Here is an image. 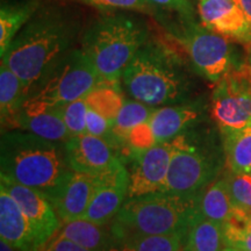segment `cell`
Segmentation results:
<instances>
[{"label":"cell","instance_id":"cell-1","mask_svg":"<svg viewBox=\"0 0 251 251\" xmlns=\"http://www.w3.org/2000/svg\"><path fill=\"white\" fill-rule=\"evenodd\" d=\"M0 174L42 193L50 202L74 174L65 143L21 129L1 134Z\"/></svg>","mask_w":251,"mask_h":251},{"label":"cell","instance_id":"cell-2","mask_svg":"<svg viewBox=\"0 0 251 251\" xmlns=\"http://www.w3.org/2000/svg\"><path fill=\"white\" fill-rule=\"evenodd\" d=\"M78 25L58 9H46L31 17L19 31L1 61L28 90L65 54L76 40Z\"/></svg>","mask_w":251,"mask_h":251},{"label":"cell","instance_id":"cell-3","mask_svg":"<svg viewBox=\"0 0 251 251\" xmlns=\"http://www.w3.org/2000/svg\"><path fill=\"white\" fill-rule=\"evenodd\" d=\"M121 81L131 99L151 107L191 101L190 71L183 58L163 43L147 41L126 68Z\"/></svg>","mask_w":251,"mask_h":251},{"label":"cell","instance_id":"cell-4","mask_svg":"<svg viewBox=\"0 0 251 251\" xmlns=\"http://www.w3.org/2000/svg\"><path fill=\"white\" fill-rule=\"evenodd\" d=\"M197 197L159 191L128 198L109 226L122 246L141 236L187 233Z\"/></svg>","mask_w":251,"mask_h":251},{"label":"cell","instance_id":"cell-5","mask_svg":"<svg viewBox=\"0 0 251 251\" xmlns=\"http://www.w3.org/2000/svg\"><path fill=\"white\" fill-rule=\"evenodd\" d=\"M148 35V28L141 20L125 14L105 15L85 31L81 50L106 83L119 85Z\"/></svg>","mask_w":251,"mask_h":251},{"label":"cell","instance_id":"cell-6","mask_svg":"<svg viewBox=\"0 0 251 251\" xmlns=\"http://www.w3.org/2000/svg\"><path fill=\"white\" fill-rule=\"evenodd\" d=\"M105 80L100 77L81 49H72L52 65L28 93L23 111L55 108L85 98Z\"/></svg>","mask_w":251,"mask_h":251},{"label":"cell","instance_id":"cell-7","mask_svg":"<svg viewBox=\"0 0 251 251\" xmlns=\"http://www.w3.org/2000/svg\"><path fill=\"white\" fill-rule=\"evenodd\" d=\"M198 74L216 83L241 63L235 58L234 47L227 37L193 21L176 35Z\"/></svg>","mask_w":251,"mask_h":251},{"label":"cell","instance_id":"cell-8","mask_svg":"<svg viewBox=\"0 0 251 251\" xmlns=\"http://www.w3.org/2000/svg\"><path fill=\"white\" fill-rule=\"evenodd\" d=\"M170 168L163 186V192L184 196H197L212 183L216 166L206 151L184 133L172 140Z\"/></svg>","mask_w":251,"mask_h":251},{"label":"cell","instance_id":"cell-9","mask_svg":"<svg viewBox=\"0 0 251 251\" xmlns=\"http://www.w3.org/2000/svg\"><path fill=\"white\" fill-rule=\"evenodd\" d=\"M211 115L220 129L251 126V68L248 62H242L216 81Z\"/></svg>","mask_w":251,"mask_h":251},{"label":"cell","instance_id":"cell-10","mask_svg":"<svg viewBox=\"0 0 251 251\" xmlns=\"http://www.w3.org/2000/svg\"><path fill=\"white\" fill-rule=\"evenodd\" d=\"M174 144L172 141L157 143L143 151L131 152L125 161L129 163L128 198L159 192L164 186Z\"/></svg>","mask_w":251,"mask_h":251},{"label":"cell","instance_id":"cell-11","mask_svg":"<svg viewBox=\"0 0 251 251\" xmlns=\"http://www.w3.org/2000/svg\"><path fill=\"white\" fill-rule=\"evenodd\" d=\"M65 148L72 170L94 178L102 177L122 163L119 153L105 140L87 133L71 136Z\"/></svg>","mask_w":251,"mask_h":251},{"label":"cell","instance_id":"cell-12","mask_svg":"<svg viewBox=\"0 0 251 251\" xmlns=\"http://www.w3.org/2000/svg\"><path fill=\"white\" fill-rule=\"evenodd\" d=\"M202 26L247 47L251 45V23L238 0H199Z\"/></svg>","mask_w":251,"mask_h":251},{"label":"cell","instance_id":"cell-13","mask_svg":"<svg viewBox=\"0 0 251 251\" xmlns=\"http://www.w3.org/2000/svg\"><path fill=\"white\" fill-rule=\"evenodd\" d=\"M97 180L96 192L83 219L97 225H109L128 199L129 171L122 162Z\"/></svg>","mask_w":251,"mask_h":251},{"label":"cell","instance_id":"cell-14","mask_svg":"<svg viewBox=\"0 0 251 251\" xmlns=\"http://www.w3.org/2000/svg\"><path fill=\"white\" fill-rule=\"evenodd\" d=\"M0 188L7 192L18 202L46 246L61 226V220L56 214L51 202L39 191L19 184L1 174Z\"/></svg>","mask_w":251,"mask_h":251},{"label":"cell","instance_id":"cell-15","mask_svg":"<svg viewBox=\"0 0 251 251\" xmlns=\"http://www.w3.org/2000/svg\"><path fill=\"white\" fill-rule=\"evenodd\" d=\"M0 238L19 251H40L45 247L29 219L7 192L0 188Z\"/></svg>","mask_w":251,"mask_h":251},{"label":"cell","instance_id":"cell-16","mask_svg":"<svg viewBox=\"0 0 251 251\" xmlns=\"http://www.w3.org/2000/svg\"><path fill=\"white\" fill-rule=\"evenodd\" d=\"M97 178L74 171L65 181L51 205L63 224L83 219L96 192Z\"/></svg>","mask_w":251,"mask_h":251},{"label":"cell","instance_id":"cell-17","mask_svg":"<svg viewBox=\"0 0 251 251\" xmlns=\"http://www.w3.org/2000/svg\"><path fill=\"white\" fill-rule=\"evenodd\" d=\"M201 117V109L197 102L157 107L151 114L149 125L157 143L169 142L186 133Z\"/></svg>","mask_w":251,"mask_h":251},{"label":"cell","instance_id":"cell-18","mask_svg":"<svg viewBox=\"0 0 251 251\" xmlns=\"http://www.w3.org/2000/svg\"><path fill=\"white\" fill-rule=\"evenodd\" d=\"M12 129H21L52 141L65 143L71 137L58 107L26 112L21 109L15 118Z\"/></svg>","mask_w":251,"mask_h":251},{"label":"cell","instance_id":"cell-19","mask_svg":"<svg viewBox=\"0 0 251 251\" xmlns=\"http://www.w3.org/2000/svg\"><path fill=\"white\" fill-rule=\"evenodd\" d=\"M106 226L85 219L75 220L63 225L58 236L94 251H108L122 247V243L113 234L111 226L108 228Z\"/></svg>","mask_w":251,"mask_h":251},{"label":"cell","instance_id":"cell-20","mask_svg":"<svg viewBox=\"0 0 251 251\" xmlns=\"http://www.w3.org/2000/svg\"><path fill=\"white\" fill-rule=\"evenodd\" d=\"M28 97V90L23 80L1 61L0 65V113L1 126L12 129L17 115L23 109Z\"/></svg>","mask_w":251,"mask_h":251},{"label":"cell","instance_id":"cell-21","mask_svg":"<svg viewBox=\"0 0 251 251\" xmlns=\"http://www.w3.org/2000/svg\"><path fill=\"white\" fill-rule=\"evenodd\" d=\"M197 211L203 218L224 226L233 216L235 207L225 178L212 181L197 197Z\"/></svg>","mask_w":251,"mask_h":251},{"label":"cell","instance_id":"cell-22","mask_svg":"<svg viewBox=\"0 0 251 251\" xmlns=\"http://www.w3.org/2000/svg\"><path fill=\"white\" fill-rule=\"evenodd\" d=\"M37 0L8 2L2 1L0 7V55L6 54L19 31L37 11Z\"/></svg>","mask_w":251,"mask_h":251},{"label":"cell","instance_id":"cell-23","mask_svg":"<svg viewBox=\"0 0 251 251\" xmlns=\"http://www.w3.org/2000/svg\"><path fill=\"white\" fill-rule=\"evenodd\" d=\"M220 130L229 171L251 175V126Z\"/></svg>","mask_w":251,"mask_h":251},{"label":"cell","instance_id":"cell-24","mask_svg":"<svg viewBox=\"0 0 251 251\" xmlns=\"http://www.w3.org/2000/svg\"><path fill=\"white\" fill-rule=\"evenodd\" d=\"M155 111V107L137 101V100H127L124 102L120 112L113 122V135L115 140V150L119 156L124 155L127 148L128 135L133 128L141 124L149 122L150 117Z\"/></svg>","mask_w":251,"mask_h":251},{"label":"cell","instance_id":"cell-25","mask_svg":"<svg viewBox=\"0 0 251 251\" xmlns=\"http://www.w3.org/2000/svg\"><path fill=\"white\" fill-rule=\"evenodd\" d=\"M225 248L222 226L196 212L188 226L185 251H222Z\"/></svg>","mask_w":251,"mask_h":251},{"label":"cell","instance_id":"cell-26","mask_svg":"<svg viewBox=\"0 0 251 251\" xmlns=\"http://www.w3.org/2000/svg\"><path fill=\"white\" fill-rule=\"evenodd\" d=\"M85 101L90 108L114 121L124 106L125 99L121 96L118 85L103 84L91 91L85 97Z\"/></svg>","mask_w":251,"mask_h":251},{"label":"cell","instance_id":"cell-27","mask_svg":"<svg viewBox=\"0 0 251 251\" xmlns=\"http://www.w3.org/2000/svg\"><path fill=\"white\" fill-rule=\"evenodd\" d=\"M225 247L251 251V213L235 208L233 216L222 226Z\"/></svg>","mask_w":251,"mask_h":251},{"label":"cell","instance_id":"cell-28","mask_svg":"<svg viewBox=\"0 0 251 251\" xmlns=\"http://www.w3.org/2000/svg\"><path fill=\"white\" fill-rule=\"evenodd\" d=\"M187 233L149 235L136 237L124 243L125 251H181Z\"/></svg>","mask_w":251,"mask_h":251},{"label":"cell","instance_id":"cell-29","mask_svg":"<svg viewBox=\"0 0 251 251\" xmlns=\"http://www.w3.org/2000/svg\"><path fill=\"white\" fill-rule=\"evenodd\" d=\"M225 179L235 208L251 213V175L229 171Z\"/></svg>","mask_w":251,"mask_h":251},{"label":"cell","instance_id":"cell-30","mask_svg":"<svg viewBox=\"0 0 251 251\" xmlns=\"http://www.w3.org/2000/svg\"><path fill=\"white\" fill-rule=\"evenodd\" d=\"M58 108L71 136L86 134V118L89 106L85 101V98L65 103V105L59 106Z\"/></svg>","mask_w":251,"mask_h":251},{"label":"cell","instance_id":"cell-31","mask_svg":"<svg viewBox=\"0 0 251 251\" xmlns=\"http://www.w3.org/2000/svg\"><path fill=\"white\" fill-rule=\"evenodd\" d=\"M155 144H157V141L149 122L136 126L128 135L127 148H126L124 155L121 156V159H126L131 152L143 151V150L151 148Z\"/></svg>","mask_w":251,"mask_h":251},{"label":"cell","instance_id":"cell-32","mask_svg":"<svg viewBox=\"0 0 251 251\" xmlns=\"http://www.w3.org/2000/svg\"><path fill=\"white\" fill-rule=\"evenodd\" d=\"M113 122L94 109L89 107L86 118V133L105 140L115 150V140L113 135ZM117 151V150H115Z\"/></svg>","mask_w":251,"mask_h":251},{"label":"cell","instance_id":"cell-33","mask_svg":"<svg viewBox=\"0 0 251 251\" xmlns=\"http://www.w3.org/2000/svg\"><path fill=\"white\" fill-rule=\"evenodd\" d=\"M78 1L105 11L136 9V11L151 12V9H153V5L149 0H78Z\"/></svg>","mask_w":251,"mask_h":251},{"label":"cell","instance_id":"cell-34","mask_svg":"<svg viewBox=\"0 0 251 251\" xmlns=\"http://www.w3.org/2000/svg\"><path fill=\"white\" fill-rule=\"evenodd\" d=\"M149 1L153 6H159V7H165L178 12L185 18L191 17L193 12L190 0H149Z\"/></svg>","mask_w":251,"mask_h":251},{"label":"cell","instance_id":"cell-35","mask_svg":"<svg viewBox=\"0 0 251 251\" xmlns=\"http://www.w3.org/2000/svg\"><path fill=\"white\" fill-rule=\"evenodd\" d=\"M47 251H94V250L86 249V248L80 247L76 243L71 242V241L67 240V238L57 236ZM108 251H125V250H124V247H120Z\"/></svg>","mask_w":251,"mask_h":251},{"label":"cell","instance_id":"cell-36","mask_svg":"<svg viewBox=\"0 0 251 251\" xmlns=\"http://www.w3.org/2000/svg\"><path fill=\"white\" fill-rule=\"evenodd\" d=\"M238 2H240V5L242 6L243 11L246 12L247 17L251 23V0H238Z\"/></svg>","mask_w":251,"mask_h":251},{"label":"cell","instance_id":"cell-37","mask_svg":"<svg viewBox=\"0 0 251 251\" xmlns=\"http://www.w3.org/2000/svg\"><path fill=\"white\" fill-rule=\"evenodd\" d=\"M0 251H19L17 248H14L11 243L4 240V238H0Z\"/></svg>","mask_w":251,"mask_h":251},{"label":"cell","instance_id":"cell-38","mask_svg":"<svg viewBox=\"0 0 251 251\" xmlns=\"http://www.w3.org/2000/svg\"><path fill=\"white\" fill-rule=\"evenodd\" d=\"M247 62H248V64L250 65V68H251V45L248 47V57H247Z\"/></svg>","mask_w":251,"mask_h":251},{"label":"cell","instance_id":"cell-39","mask_svg":"<svg viewBox=\"0 0 251 251\" xmlns=\"http://www.w3.org/2000/svg\"><path fill=\"white\" fill-rule=\"evenodd\" d=\"M222 251H241V250L235 249V248H230V247H225L224 250H222Z\"/></svg>","mask_w":251,"mask_h":251},{"label":"cell","instance_id":"cell-40","mask_svg":"<svg viewBox=\"0 0 251 251\" xmlns=\"http://www.w3.org/2000/svg\"><path fill=\"white\" fill-rule=\"evenodd\" d=\"M181 251H185V250H184V249H183V250H181Z\"/></svg>","mask_w":251,"mask_h":251}]
</instances>
